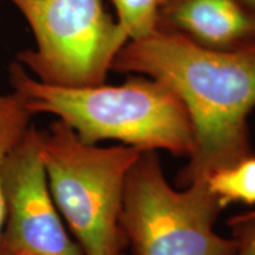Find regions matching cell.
Instances as JSON below:
<instances>
[{
  "mask_svg": "<svg viewBox=\"0 0 255 255\" xmlns=\"http://www.w3.org/2000/svg\"><path fill=\"white\" fill-rule=\"evenodd\" d=\"M5 223L0 255H84L64 227L30 124L2 163Z\"/></svg>",
  "mask_w": 255,
  "mask_h": 255,
  "instance_id": "obj_6",
  "label": "cell"
},
{
  "mask_svg": "<svg viewBox=\"0 0 255 255\" xmlns=\"http://www.w3.org/2000/svg\"><path fill=\"white\" fill-rule=\"evenodd\" d=\"M159 26L213 50L255 46V12L241 0H162Z\"/></svg>",
  "mask_w": 255,
  "mask_h": 255,
  "instance_id": "obj_7",
  "label": "cell"
},
{
  "mask_svg": "<svg viewBox=\"0 0 255 255\" xmlns=\"http://www.w3.org/2000/svg\"><path fill=\"white\" fill-rule=\"evenodd\" d=\"M120 255H127V254H126V253H124V252H123V253H121Z\"/></svg>",
  "mask_w": 255,
  "mask_h": 255,
  "instance_id": "obj_13",
  "label": "cell"
},
{
  "mask_svg": "<svg viewBox=\"0 0 255 255\" xmlns=\"http://www.w3.org/2000/svg\"><path fill=\"white\" fill-rule=\"evenodd\" d=\"M241 1L255 12V0H241Z\"/></svg>",
  "mask_w": 255,
  "mask_h": 255,
  "instance_id": "obj_12",
  "label": "cell"
},
{
  "mask_svg": "<svg viewBox=\"0 0 255 255\" xmlns=\"http://www.w3.org/2000/svg\"><path fill=\"white\" fill-rule=\"evenodd\" d=\"M33 115L17 92L0 95V240L5 223V197L2 190V163L11 148L31 124Z\"/></svg>",
  "mask_w": 255,
  "mask_h": 255,
  "instance_id": "obj_9",
  "label": "cell"
},
{
  "mask_svg": "<svg viewBox=\"0 0 255 255\" xmlns=\"http://www.w3.org/2000/svg\"><path fill=\"white\" fill-rule=\"evenodd\" d=\"M25 19L33 49L15 62L44 84L87 88L104 84L129 38L102 0H4Z\"/></svg>",
  "mask_w": 255,
  "mask_h": 255,
  "instance_id": "obj_5",
  "label": "cell"
},
{
  "mask_svg": "<svg viewBox=\"0 0 255 255\" xmlns=\"http://www.w3.org/2000/svg\"><path fill=\"white\" fill-rule=\"evenodd\" d=\"M227 223L237 241L235 255H255V214L248 210L232 216Z\"/></svg>",
  "mask_w": 255,
  "mask_h": 255,
  "instance_id": "obj_11",
  "label": "cell"
},
{
  "mask_svg": "<svg viewBox=\"0 0 255 255\" xmlns=\"http://www.w3.org/2000/svg\"><path fill=\"white\" fill-rule=\"evenodd\" d=\"M221 210L207 178L175 189L156 151H143L128 174L121 223L135 255H235L234 238L214 231Z\"/></svg>",
  "mask_w": 255,
  "mask_h": 255,
  "instance_id": "obj_4",
  "label": "cell"
},
{
  "mask_svg": "<svg viewBox=\"0 0 255 255\" xmlns=\"http://www.w3.org/2000/svg\"><path fill=\"white\" fill-rule=\"evenodd\" d=\"M0 1H4V0H0Z\"/></svg>",
  "mask_w": 255,
  "mask_h": 255,
  "instance_id": "obj_15",
  "label": "cell"
},
{
  "mask_svg": "<svg viewBox=\"0 0 255 255\" xmlns=\"http://www.w3.org/2000/svg\"><path fill=\"white\" fill-rule=\"evenodd\" d=\"M8 81L31 115L57 116L89 144L113 139L143 151L167 150L187 157L194 150L186 108L156 79L135 75L121 85L60 88L44 84L13 62Z\"/></svg>",
  "mask_w": 255,
  "mask_h": 255,
  "instance_id": "obj_2",
  "label": "cell"
},
{
  "mask_svg": "<svg viewBox=\"0 0 255 255\" xmlns=\"http://www.w3.org/2000/svg\"><path fill=\"white\" fill-rule=\"evenodd\" d=\"M116 9V21L129 40L139 39L159 26L162 0H110Z\"/></svg>",
  "mask_w": 255,
  "mask_h": 255,
  "instance_id": "obj_10",
  "label": "cell"
},
{
  "mask_svg": "<svg viewBox=\"0 0 255 255\" xmlns=\"http://www.w3.org/2000/svg\"><path fill=\"white\" fill-rule=\"evenodd\" d=\"M39 152L51 195L83 254L123 253L128 247L121 223L124 187L143 150L89 144L57 120L39 130Z\"/></svg>",
  "mask_w": 255,
  "mask_h": 255,
  "instance_id": "obj_3",
  "label": "cell"
},
{
  "mask_svg": "<svg viewBox=\"0 0 255 255\" xmlns=\"http://www.w3.org/2000/svg\"><path fill=\"white\" fill-rule=\"evenodd\" d=\"M111 70L156 79L183 103L195 142L178 175L183 187L252 155L248 116L255 108V46L213 50L158 26L128 41Z\"/></svg>",
  "mask_w": 255,
  "mask_h": 255,
  "instance_id": "obj_1",
  "label": "cell"
},
{
  "mask_svg": "<svg viewBox=\"0 0 255 255\" xmlns=\"http://www.w3.org/2000/svg\"><path fill=\"white\" fill-rule=\"evenodd\" d=\"M251 212H252V213H253V214H255V210H251Z\"/></svg>",
  "mask_w": 255,
  "mask_h": 255,
  "instance_id": "obj_14",
  "label": "cell"
},
{
  "mask_svg": "<svg viewBox=\"0 0 255 255\" xmlns=\"http://www.w3.org/2000/svg\"><path fill=\"white\" fill-rule=\"evenodd\" d=\"M207 182L222 209L234 202L255 205V156L214 171Z\"/></svg>",
  "mask_w": 255,
  "mask_h": 255,
  "instance_id": "obj_8",
  "label": "cell"
}]
</instances>
